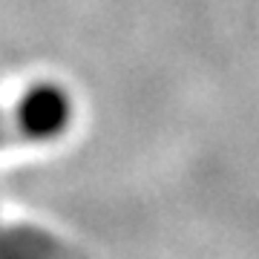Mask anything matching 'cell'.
Returning <instances> with one entry per match:
<instances>
[{
  "label": "cell",
  "instance_id": "cell-1",
  "mask_svg": "<svg viewBox=\"0 0 259 259\" xmlns=\"http://www.w3.org/2000/svg\"><path fill=\"white\" fill-rule=\"evenodd\" d=\"M12 130L29 144H52L75 124V98L64 83L35 81L18 95L12 107Z\"/></svg>",
  "mask_w": 259,
  "mask_h": 259
},
{
  "label": "cell",
  "instance_id": "cell-3",
  "mask_svg": "<svg viewBox=\"0 0 259 259\" xmlns=\"http://www.w3.org/2000/svg\"><path fill=\"white\" fill-rule=\"evenodd\" d=\"M3 139H6V115L0 110V144H3Z\"/></svg>",
  "mask_w": 259,
  "mask_h": 259
},
{
  "label": "cell",
  "instance_id": "cell-2",
  "mask_svg": "<svg viewBox=\"0 0 259 259\" xmlns=\"http://www.w3.org/2000/svg\"><path fill=\"white\" fill-rule=\"evenodd\" d=\"M0 259H83L55 233L32 225H0Z\"/></svg>",
  "mask_w": 259,
  "mask_h": 259
}]
</instances>
